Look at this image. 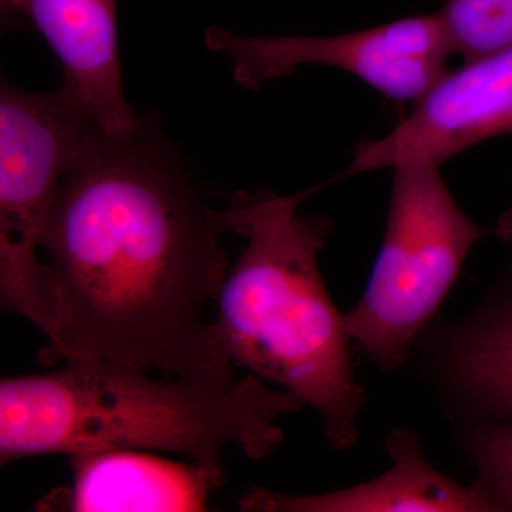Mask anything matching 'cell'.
<instances>
[{"mask_svg":"<svg viewBox=\"0 0 512 512\" xmlns=\"http://www.w3.org/2000/svg\"><path fill=\"white\" fill-rule=\"evenodd\" d=\"M212 52L224 53L235 80L259 89L302 66L342 70L390 100L416 103L448 72L451 53L437 13L335 36H241L212 26Z\"/></svg>","mask_w":512,"mask_h":512,"instance_id":"6","label":"cell"},{"mask_svg":"<svg viewBox=\"0 0 512 512\" xmlns=\"http://www.w3.org/2000/svg\"><path fill=\"white\" fill-rule=\"evenodd\" d=\"M392 170L382 247L362 298L345 315L349 338L383 370L409 359L468 255L488 234L460 207L440 165Z\"/></svg>","mask_w":512,"mask_h":512,"instance_id":"4","label":"cell"},{"mask_svg":"<svg viewBox=\"0 0 512 512\" xmlns=\"http://www.w3.org/2000/svg\"><path fill=\"white\" fill-rule=\"evenodd\" d=\"M109 360H67L0 382V463L94 450L175 453L225 473L237 444L249 460L284 441L278 420L306 406L254 375L194 382Z\"/></svg>","mask_w":512,"mask_h":512,"instance_id":"2","label":"cell"},{"mask_svg":"<svg viewBox=\"0 0 512 512\" xmlns=\"http://www.w3.org/2000/svg\"><path fill=\"white\" fill-rule=\"evenodd\" d=\"M225 232L222 210L201 200L146 120L124 136L101 134L64 177L47 227L59 319L39 362L238 377L207 316L229 269Z\"/></svg>","mask_w":512,"mask_h":512,"instance_id":"1","label":"cell"},{"mask_svg":"<svg viewBox=\"0 0 512 512\" xmlns=\"http://www.w3.org/2000/svg\"><path fill=\"white\" fill-rule=\"evenodd\" d=\"M436 13L451 53L464 63L512 46V0H447Z\"/></svg>","mask_w":512,"mask_h":512,"instance_id":"12","label":"cell"},{"mask_svg":"<svg viewBox=\"0 0 512 512\" xmlns=\"http://www.w3.org/2000/svg\"><path fill=\"white\" fill-rule=\"evenodd\" d=\"M9 0H0V12H5L8 9Z\"/></svg>","mask_w":512,"mask_h":512,"instance_id":"15","label":"cell"},{"mask_svg":"<svg viewBox=\"0 0 512 512\" xmlns=\"http://www.w3.org/2000/svg\"><path fill=\"white\" fill-rule=\"evenodd\" d=\"M312 192L238 191L222 210L245 247L222 282L214 330L232 365L315 409L330 450L343 451L359 439L366 392L353 372L345 315L320 272L335 224L299 211Z\"/></svg>","mask_w":512,"mask_h":512,"instance_id":"3","label":"cell"},{"mask_svg":"<svg viewBox=\"0 0 512 512\" xmlns=\"http://www.w3.org/2000/svg\"><path fill=\"white\" fill-rule=\"evenodd\" d=\"M457 440L476 470L471 488L490 512H512V419L464 423Z\"/></svg>","mask_w":512,"mask_h":512,"instance_id":"13","label":"cell"},{"mask_svg":"<svg viewBox=\"0 0 512 512\" xmlns=\"http://www.w3.org/2000/svg\"><path fill=\"white\" fill-rule=\"evenodd\" d=\"M512 181V171H511ZM494 234L497 235L505 244L512 245V207L507 208L503 214L498 217L495 224Z\"/></svg>","mask_w":512,"mask_h":512,"instance_id":"14","label":"cell"},{"mask_svg":"<svg viewBox=\"0 0 512 512\" xmlns=\"http://www.w3.org/2000/svg\"><path fill=\"white\" fill-rule=\"evenodd\" d=\"M103 127L63 89H0V305L45 336L57 325L55 282L40 261L57 192Z\"/></svg>","mask_w":512,"mask_h":512,"instance_id":"5","label":"cell"},{"mask_svg":"<svg viewBox=\"0 0 512 512\" xmlns=\"http://www.w3.org/2000/svg\"><path fill=\"white\" fill-rule=\"evenodd\" d=\"M18 18L45 37L62 64V89L107 134L124 136L138 126L121 80L116 0H9L3 26Z\"/></svg>","mask_w":512,"mask_h":512,"instance_id":"8","label":"cell"},{"mask_svg":"<svg viewBox=\"0 0 512 512\" xmlns=\"http://www.w3.org/2000/svg\"><path fill=\"white\" fill-rule=\"evenodd\" d=\"M433 346L434 376L466 423L512 419V271Z\"/></svg>","mask_w":512,"mask_h":512,"instance_id":"11","label":"cell"},{"mask_svg":"<svg viewBox=\"0 0 512 512\" xmlns=\"http://www.w3.org/2000/svg\"><path fill=\"white\" fill-rule=\"evenodd\" d=\"M512 134V46L447 72L389 133L357 144L343 177L406 163L440 165Z\"/></svg>","mask_w":512,"mask_h":512,"instance_id":"7","label":"cell"},{"mask_svg":"<svg viewBox=\"0 0 512 512\" xmlns=\"http://www.w3.org/2000/svg\"><path fill=\"white\" fill-rule=\"evenodd\" d=\"M69 460L72 485L45 495L37 501L36 511H207L212 493L225 483V474L150 451H83Z\"/></svg>","mask_w":512,"mask_h":512,"instance_id":"9","label":"cell"},{"mask_svg":"<svg viewBox=\"0 0 512 512\" xmlns=\"http://www.w3.org/2000/svg\"><path fill=\"white\" fill-rule=\"evenodd\" d=\"M392 466L367 483L326 494H284L251 487L239 498L247 512H490L470 487L430 466L410 427H397L386 440Z\"/></svg>","mask_w":512,"mask_h":512,"instance_id":"10","label":"cell"}]
</instances>
